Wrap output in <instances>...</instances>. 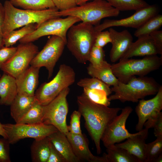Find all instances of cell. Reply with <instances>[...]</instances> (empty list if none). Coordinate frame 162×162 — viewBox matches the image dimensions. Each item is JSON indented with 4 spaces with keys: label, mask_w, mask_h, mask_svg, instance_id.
<instances>
[{
    "label": "cell",
    "mask_w": 162,
    "mask_h": 162,
    "mask_svg": "<svg viewBox=\"0 0 162 162\" xmlns=\"http://www.w3.org/2000/svg\"><path fill=\"white\" fill-rule=\"evenodd\" d=\"M1 77V74H0V78Z\"/></svg>",
    "instance_id": "cell-49"
},
{
    "label": "cell",
    "mask_w": 162,
    "mask_h": 162,
    "mask_svg": "<svg viewBox=\"0 0 162 162\" xmlns=\"http://www.w3.org/2000/svg\"><path fill=\"white\" fill-rule=\"evenodd\" d=\"M160 86L152 77L135 76L125 83L119 81L111 88L114 93L108 98L110 101L118 100L122 103L137 102L147 96L156 94Z\"/></svg>",
    "instance_id": "cell-3"
},
{
    "label": "cell",
    "mask_w": 162,
    "mask_h": 162,
    "mask_svg": "<svg viewBox=\"0 0 162 162\" xmlns=\"http://www.w3.org/2000/svg\"><path fill=\"white\" fill-rule=\"evenodd\" d=\"M162 154V137L156 138L154 141L146 144L145 162H155Z\"/></svg>",
    "instance_id": "cell-33"
},
{
    "label": "cell",
    "mask_w": 162,
    "mask_h": 162,
    "mask_svg": "<svg viewBox=\"0 0 162 162\" xmlns=\"http://www.w3.org/2000/svg\"><path fill=\"white\" fill-rule=\"evenodd\" d=\"M87 70L88 74L92 77L100 80L109 86H114L119 82L112 72L111 65L105 60L100 65L97 67L90 64Z\"/></svg>",
    "instance_id": "cell-24"
},
{
    "label": "cell",
    "mask_w": 162,
    "mask_h": 162,
    "mask_svg": "<svg viewBox=\"0 0 162 162\" xmlns=\"http://www.w3.org/2000/svg\"><path fill=\"white\" fill-rule=\"evenodd\" d=\"M76 74L70 66L62 64L55 77L49 82L42 83L35 92L34 96L38 102L44 106L50 103L63 90L75 82Z\"/></svg>",
    "instance_id": "cell-7"
},
{
    "label": "cell",
    "mask_w": 162,
    "mask_h": 162,
    "mask_svg": "<svg viewBox=\"0 0 162 162\" xmlns=\"http://www.w3.org/2000/svg\"><path fill=\"white\" fill-rule=\"evenodd\" d=\"M81 21L78 18L72 16L62 18L60 17L48 20L40 25L33 32L19 40L20 43L32 42L46 35H56L66 42L67 34L69 28L76 23Z\"/></svg>",
    "instance_id": "cell-9"
},
{
    "label": "cell",
    "mask_w": 162,
    "mask_h": 162,
    "mask_svg": "<svg viewBox=\"0 0 162 162\" xmlns=\"http://www.w3.org/2000/svg\"><path fill=\"white\" fill-rule=\"evenodd\" d=\"M152 128H154V134L156 138L162 137V114L153 124Z\"/></svg>",
    "instance_id": "cell-43"
},
{
    "label": "cell",
    "mask_w": 162,
    "mask_h": 162,
    "mask_svg": "<svg viewBox=\"0 0 162 162\" xmlns=\"http://www.w3.org/2000/svg\"><path fill=\"white\" fill-rule=\"evenodd\" d=\"M90 0H75V1L76 5L79 6L83 4Z\"/></svg>",
    "instance_id": "cell-46"
},
{
    "label": "cell",
    "mask_w": 162,
    "mask_h": 162,
    "mask_svg": "<svg viewBox=\"0 0 162 162\" xmlns=\"http://www.w3.org/2000/svg\"><path fill=\"white\" fill-rule=\"evenodd\" d=\"M43 105L37 100L24 116L16 123L33 124L43 123Z\"/></svg>",
    "instance_id": "cell-30"
},
{
    "label": "cell",
    "mask_w": 162,
    "mask_h": 162,
    "mask_svg": "<svg viewBox=\"0 0 162 162\" xmlns=\"http://www.w3.org/2000/svg\"><path fill=\"white\" fill-rule=\"evenodd\" d=\"M4 45L3 38H0V49Z\"/></svg>",
    "instance_id": "cell-48"
},
{
    "label": "cell",
    "mask_w": 162,
    "mask_h": 162,
    "mask_svg": "<svg viewBox=\"0 0 162 162\" xmlns=\"http://www.w3.org/2000/svg\"><path fill=\"white\" fill-rule=\"evenodd\" d=\"M162 154L160 155L156 159L155 162H162Z\"/></svg>",
    "instance_id": "cell-47"
},
{
    "label": "cell",
    "mask_w": 162,
    "mask_h": 162,
    "mask_svg": "<svg viewBox=\"0 0 162 162\" xmlns=\"http://www.w3.org/2000/svg\"><path fill=\"white\" fill-rule=\"evenodd\" d=\"M51 142L48 136L34 140L30 147L31 159L33 162H47Z\"/></svg>",
    "instance_id": "cell-25"
},
{
    "label": "cell",
    "mask_w": 162,
    "mask_h": 162,
    "mask_svg": "<svg viewBox=\"0 0 162 162\" xmlns=\"http://www.w3.org/2000/svg\"><path fill=\"white\" fill-rule=\"evenodd\" d=\"M66 136L74 154L80 162H107L105 153L100 157L92 154L89 148L88 140L83 134H74L69 132Z\"/></svg>",
    "instance_id": "cell-16"
},
{
    "label": "cell",
    "mask_w": 162,
    "mask_h": 162,
    "mask_svg": "<svg viewBox=\"0 0 162 162\" xmlns=\"http://www.w3.org/2000/svg\"><path fill=\"white\" fill-rule=\"evenodd\" d=\"M148 133V129H143L140 134L127 139L124 142L115 145L128 151L137 158L140 162H145L146 144V140Z\"/></svg>",
    "instance_id": "cell-20"
},
{
    "label": "cell",
    "mask_w": 162,
    "mask_h": 162,
    "mask_svg": "<svg viewBox=\"0 0 162 162\" xmlns=\"http://www.w3.org/2000/svg\"><path fill=\"white\" fill-rule=\"evenodd\" d=\"M47 162H65L63 158L51 142L50 154Z\"/></svg>",
    "instance_id": "cell-41"
},
{
    "label": "cell",
    "mask_w": 162,
    "mask_h": 162,
    "mask_svg": "<svg viewBox=\"0 0 162 162\" xmlns=\"http://www.w3.org/2000/svg\"><path fill=\"white\" fill-rule=\"evenodd\" d=\"M120 11L137 10L149 4L143 0H106Z\"/></svg>",
    "instance_id": "cell-31"
},
{
    "label": "cell",
    "mask_w": 162,
    "mask_h": 162,
    "mask_svg": "<svg viewBox=\"0 0 162 162\" xmlns=\"http://www.w3.org/2000/svg\"><path fill=\"white\" fill-rule=\"evenodd\" d=\"M51 142L61 154L65 162H80L74 154L66 135L59 131L48 136Z\"/></svg>",
    "instance_id": "cell-21"
},
{
    "label": "cell",
    "mask_w": 162,
    "mask_h": 162,
    "mask_svg": "<svg viewBox=\"0 0 162 162\" xmlns=\"http://www.w3.org/2000/svg\"><path fill=\"white\" fill-rule=\"evenodd\" d=\"M5 16V12L4 5L0 2V38H3L2 28Z\"/></svg>",
    "instance_id": "cell-44"
},
{
    "label": "cell",
    "mask_w": 162,
    "mask_h": 162,
    "mask_svg": "<svg viewBox=\"0 0 162 162\" xmlns=\"http://www.w3.org/2000/svg\"><path fill=\"white\" fill-rule=\"evenodd\" d=\"M59 11H62L74 7L76 6L75 0H52Z\"/></svg>",
    "instance_id": "cell-40"
},
{
    "label": "cell",
    "mask_w": 162,
    "mask_h": 162,
    "mask_svg": "<svg viewBox=\"0 0 162 162\" xmlns=\"http://www.w3.org/2000/svg\"><path fill=\"white\" fill-rule=\"evenodd\" d=\"M17 47L3 46L0 49V69L2 66L15 54Z\"/></svg>",
    "instance_id": "cell-38"
},
{
    "label": "cell",
    "mask_w": 162,
    "mask_h": 162,
    "mask_svg": "<svg viewBox=\"0 0 162 162\" xmlns=\"http://www.w3.org/2000/svg\"><path fill=\"white\" fill-rule=\"evenodd\" d=\"M0 135L3 138L8 139V136L6 133L4 128L2 124L0 122Z\"/></svg>",
    "instance_id": "cell-45"
},
{
    "label": "cell",
    "mask_w": 162,
    "mask_h": 162,
    "mask_svg": "<svg viewBox=\"0 0 162 162\" xmlns=\"http://www.w3.org/2000/svg\"><path fill=\"white\" fill-rule=\"evenodd\" d=\"M109 31L112 44L110 59L111 62L115 63L119 60L128 50L133 42V38L127 30L119 32L110 27Z\"/></svg>",
    "instance_id": "cell-17"
},
{
    "label": "cell",
    "mask_w": 162,
    "mask_h": 162,
    "mask_svg": "<svg viewBox=\"0 0 162 162\" xmlns=\"http://www.w3.org/2000/svg\"><path fill=\"white\" fill-rule=\"evenodd\" d=\"M133 110L129 106L122 108L120 114L117 115L106 127L101 139L106 148L142 132V129L137 133L131 134L126 128V121Z\"/></svg>",
    "instance_id": "cell-12"
},
{
    "label": "cell",
    "mask_w": 162,
    "mask_h": 162,
    "mask_svg": "<svg viewBox=\"0 0 162 162\" xmlns=\"http://www.w3.org/2000/svg\"><path fill=\"white\" fill-rule=\"evenodd\" d=\"M17 93L16 78L4 73L0 78V105L10 106Z\"/></svg>",
    "instance_id": "cell-23"
},
{
    "label": "cell",
    "mask_w": 162,
    "mask_h": 162,
    "mask_svg": "<svg viewBox=\"0 0 162 162\" xmlns=\"http://www.w3.org/2000/svg\"><path fill=\"white\" fill-rule=\"evenodd\" d=\"M83 93L94 103L108 106H110V101L104 91L95 89L83 88Z\"/></svg>",
    "instance_id": "cell-34"
},
{
    "label": "cell",
    "mask_w": 162,
    "mask_h": 162,
    "mask_svg": "<svg viewBox=\"0 0 162 162\" xmlns=\"http://www.w3.org/2000/svg\"><path fill=\"white\" fill-rule=\"evenodd\" d=\"M15 7L23 9L41 10L55 7L52 0H10Z\"/></svg>",
    "instance_id": "cell-27"
},
{
    "label": "cell",
    "mask_w": 162,
    "mask_h": 162,
    "mask_svg": "<svg viewBox=\"0 0 162 162\" xmlns=\"http://www.w3.org/2000/svg\"><path fill=\"white\" fill-rule=\"evenodd\" d=\"M111 38L109 31L98 32L95 39L94 46L103 48L109 43H111Z\"/></svg>",
    "instance_id": "cell-39"
},
{
    "label": "cell",
    "mask_w": 162,
    "mask_h": 162,
    "mask_svg": "<svg viewBox=\"0 0 162 162\" xmlns=\"http://www.w3.org/2000/svg\"><path fill=\"white\" fill-rule=\"evenodd\" d=\"M120 11L106 0H94L80 5L63 11H59L60 16H72L79 18L82 22L94 26L100 24L103 18L118 16Z\"/></svg>",
    "instance_id": "cell-6"
},
{
    "label": "cell",
    "mask_w": 162,
    "mask_h": 162,
    "mask_svg": "<svg viewBox=\"0 0 162 162\" xmlns=\"http://www.w3.org/2000/svg\"><path fill=\"white\" fill-rule=\"evenodd\" d=\"M40 68L29 66L16 78L17 93L34 96L38 84Z\"/></svg>",
    "instance_id": "cell-18"
},
{
    "label": "cell",
    "mask_w": 162,
    "mask_h": 162,
    "mask_svg": "<svg viewBox=\"0 0 162 162\" xmlns=\"http://www.w3.org/2000/svg\"><path fill=\"white\" fill-rule=\"evenodd\" d=\"M3 5L5 16L3 38L11 31L29 24L36 23L38 27L48 20L60 17L59 10L56 7L41 10L22 9L16 8L8 0L5 1Z\"/></svg>",
    "instance_id": "cell-2"
},
{
    "label": "cell",
    "mask_w": 162,
    "mask_h": 162,
    "mask_svg": "<svg viewBox=\"0 0 162 162\" xmlns=\"http://www.w3.org/2000/svg\"><path fill=\"white\" fill-rule=\"evenodd\" d=\"M162 25V15L157 14L146 21L134 33V35L137 37L150 35L152 32L158 30Z\"/></svg>",
    "instance_id": "cell-29"
},
{
    "label": "cell",
    "mask_w": 162,
    "mask_h": 162,
    "mask_svg": "<svg viewBox=\"0 0 162 162\" xmlns=\"http://www.w3.org/2000/svg\"><path fill=\"white\" fill-rule=\"evenodd\" d=\"M107 162H140L137 158L126 149L115 144L106 148Z\"/></svg>",
    "instance_id": "cell-26"
},
{
    "label": "cell",
    "mask_w": 162,
    "mask_h": 162,
    "mask_svg": "<svg viewBox=\"0 0 162 162\" xmlns=\"http://www.w3.org/2000/svg\"><path fill=\"white\" fill-rule=\"evenodd\" d=\"M77 102L78 110L84 119L85 127L94 143L97 154H100V141L104 132L122 108L96 104L83 93L78 96Z\"/></svg>",
    "instance_id": "cell-1"
},
{
    "label": "cell",
    "mask_w": 162,
    "mask_h": 162,
    "mask_svg": "<svg viewBox=\"0 0 162 162\" xmlns=\"http://www.w3.org/2000/svg\"><path fill=\"white\" fill-rule=\"evenodd\" d=\"M70 91L69 87L65 88L50 103L43 105V123L53 125L66 135L69 132L66 122L68 111L67 98Z\"/></svg>",
    "instance_id": "cell-8"
},
{
    "label": "cell",
    "mask_w": 162,
    "mask_h": 162,
    "mask_svg": "<svg viewBox=\"0 0 162 162\" xmlns=\"http://www.w3.org/2000/svg\"><path fill=\"white\" fill-rule=\"evenodd\" d=\"M37 101L34 96L17 93L10 105V114L16 123L24 116Z\"/></svg>",
    "instance_id": "cell-22"
},
{
    "label": "cell",
    "mask_w": 162,
    "mask_h": 162,
    "mask_svg": "<svg viewBox=\"0 0 162 162\" xmlns=\"http://www.w3.org/2000/svg\"><path fill=\"white\" fill-rule=\"evenodd\" d=\"M104 52L102 48L94 46L90 52L88 61L92 66L100 65L105 60Z\"/></svg>",
    "instance_id": "cell-35"
},
{
    "label": "cell",
    "mask_w": 162,
    "mask_h": 162,
    "mask_svg": "<svg viewBox=\"0 0 162 162\" xmlns=\"http://www.w3.org/2000/svg\"><path fill=\"white\" fill-rule=\"evenodd\" d=\"M159 8L155 4L148 6L136 11L130 16L119 20L106 19L103 23L94 26L95 31L99 32L113 26H122L137 29L148 19L158 14Z\"/></svg>",
    "instance_id": "cell-14"
},
{
    "label": "cell",
    "mask_w": 162,
    "mask_h": 162,
    "mask_svg": "<svg viewBox=\"0 0 162 162\" xmlns=\"http://www.w3.org/2000/svg\"><path fill=\"white\" fill-rule=\"evenodd\" d=\"M98 32L95 30L94 26L83 22L74 24L69 29L66 45L78 62L85 64L88 61Z\"/></svg>",
    "instance_id": "cell-4"
},
{
    "label": "cell",
    "mask_w": 162,
    "mask_h": 162,
    "mask_svg": "<svg viewBox=\"0 0 162 162\" xmlns=\"http://www.w3.org/2000/svg\"><path fill=\"white\" fill-rule=\"evenodd\" d=\"M150 35L153 38L158 49V54L162 55V31L158 30L152 33Z\"/></svg>",
    "instance_id": "cell-42"
},
{
    "label": "cell",
    "mask_w": 162,
    "mask_h": 162,
    "mask_svg": "<svg viewBox=\"0 0 162 162\" xmlns=\"http://www.w3.org/2000/svg\"><path fill=\"white\" fill-rule=\"evenodd\" d=\"M135 108L138 117V123L136 126V130L141 131L148 120L158 115L162 109V86H160L156 95L148 100L143 99L139 101Z\"/></svg>",
    "instance_id": "cell-15"
},
{
    "label": "cell",
    "mask_w": 162,
    "mask_h": 162,
    "mask_svg": "<svg viewBox=\"0 0 162 162\" xmlns=\"http://www.w3.org/2000/svg\"><path fill=\"white\" fill-rule=\"evenodd\" d=\"M81 115L78 110L73 112L70 116L69 125H68V132L74 134H82L80 127V118Z\"/></svg>",
    "instance_id": "cell-36"
},
{
    "label": "cell",
    "mask_w": 162,
    "mask_h": 162,
    "mask_svg": "<svg viewBox=\"0 0 162 162\" xmlns=\"http://www.w3.org/2000/svg\"><path fill=\"white\" fill-rule=\"evenodd\" d=\"M38 52V47L32 42L20 43L15 54L0 69L16 78L28 67Z\"/></svg>",
    "instance_id": "cell-13"
},
{
    "label": "cell",
    "mask_w": 162,
    "mask_h": 162,
    "mask_svg": "<svg viewBox=\"0 0 162 162\" xmlns=\"http://www.w3.org/2000/svg\"><path fill=\"white\" fill-rule=\"evenodd\" d=\"M162 65V57L157 55L145 56L142 59L120 60L111 65L112 72L118 80L126 83L136 75L145 76L158 69Z\"/></svg>",
    "instance_id": "cell-5"
},
{
    "label": "cell",
    "mask_w": 162,
    "mask_h": 162,
    "mask_svg": "<svg viewBox=\"0 0 162 162\" xmlns=\"http://www.w3.org/2000/svg\"><path fill=\"white\" fill-rule=\"evenodd\" d=\"M66 44V42L59 37L52 35L43 49L32 59L30 65L40 68L45 67L48 71V78H50Z\"/></svg>",
    "instance_id": "cell-11"
},
{
    "label": "cell",
    "mask_w": 162,
    "mask_h": 162,
    "mask_svg": "<svg viewBox=\"0 0 162 162\" xmlns=\"http://www.w3.org/2000/svg\"><path fill=\"white\" fill-rule=\"evenodd\" d=\"M7 139L0 138V162H11L10 145Z\"/></svg>",
    "instance_id": "cell-37"
},
{
    "label": "cell",
    "mask_w": 162,
    "mask_h": 162,
    "mask_svg": "<svg viewBox=\"0 0 162 162\" xmlns=\"http://www.w3.org/2000/svg\"><path fill=\"white\" fill-rule=\"evenodd\" d=\"M37 27L36 24L32 23L26 25L19 30L11 31L3 38L4 45L6 47H10L14 45L18 40L33 32Z\"/></svg>",
    "instance_id": "cell-28"
},
{
    "label": "cell",
    "mask_w": 162,
    "mask_h": 162,
    "mask_svg": "<svg viewBox=\"0 0 162 162\" xmlns=\"http://www.w3.org/2000/svg\"><path fill=\"white\" fill-rule=\"evenodd\" d=\"M77 85L83 88L95 89L104 91L109 96L112 92L110 86L100 80L95 78H85L80 79Z\"/></svg>",
    "instance_id": "cell-32"
},
{
    "label": "cell",
    "mask_w": 162,
    "mask_h": 162,
    "mask_svg": "<svg viewBox=\"0 0 162 162\" xmlns=\"http://www.w3.org/2000/svg\"><path fill=\"white\" fill-rule=\"evenodd\" d=\"M2 125L10 144L26 138L41 139L58 131L53 125L43 123L33 124L8 123Z\"/></svg>",
    "instance_id": "cell-10"
},
{
    "label": "cell",
    "mask_w": 162,
    "mask_h": 162,
    "mask_svg": "<svg viewBox=\"0 0 162 162\" xmlns=\"http://www.w3.org/2000/svg\"><path fill=\"white\" fill-rule=\"evenodd\" d=\"M138 38L135 42H133L128 50L119 60L134 56H145L158 54L154 41L150 35L141 36Z\"/></svg>",
    "instance_id": "cell-19"
}]
</instances>
